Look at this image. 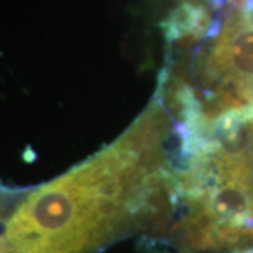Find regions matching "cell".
Listing matches in <instances>:
<instances>
[{
  "label": "cell",
  "mask_w": 253,
  "mask_h": 253,
  "mask_svg": "<svg viewBox=\"0 0 253 253\" xmlns=\"http://www.w3.org/2000/svg\"><path fill=\"white\" fill-rule=\"evenodd\" d=\"M168 132L158 100L109 148L27 194L0 231V253H89L159 210Z\"/></svg>",
  "instance_id": "obj_1"
},
{
  "label": "cell",
  "mask_w": 253,
  "mask_h": 253,
  "mask_svg": "<svg viewBox=\"0 0 253 253\" xmlns=\"http://www.w3.org/2000/svg\"><path fill=\"white\" fill-rule=\"evenodd\" d=\"M1 203H3V201H1V196H0V207H1ZM0 210H1V208H0Z\"/></svg>",
  "instance_id": "obj_2"
}]
</instances>
